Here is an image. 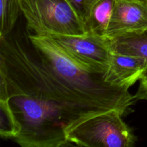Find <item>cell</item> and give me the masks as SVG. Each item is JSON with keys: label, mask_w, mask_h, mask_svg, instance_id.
I'll list each match as a JSON object with an SVG mask.
<instances>
[{"label": "cell", "mask_w": 147, "mask_h": 147, "mask_svg": "<svg viewBox=\"0 0 147 147\" xmlns=\"http://www.w3.org/2000/svg\"><path fill=\"white\" fill-rule=\"evenodd\" d=\"M0 73L7 80L9 103L21 126L14 142L22 147L70 144L65 130L73 119L43 82L34 49L17 38L1 40Z\"/></svg>", "instance_id": "6da1fadb"}, {"label": "cell", "mask_w": 147, "mask_h": 147, "mask_svg": "<svg viewBox=\"0 0 147 147\" xmlns=\"http://www.w3.org/2000/svg\"><path fill=\"white\" fill-rule=\"evenodd\" d=\"M29 40L47 70L93 114L112 109L125 113L136 101L129 88L111 85L103 75L87 70L48 37L34 34Z\"/></svg>", "instance_id": "7a4b0ae2"}, {"label": "cell", "mask_w": 147, "mask_h": 147, "mask_svg": "<svg viewBox=\"0 0 147 147\" xmlns=\"http://www.w3.org/2000/svg\"><path fill=\"white\" fill-rule=\"evenodd\" d=\"M123 114L112 109L83 119L66 129L67 141L80 146H133L136 138L122 119Z\"/></svg>", "instance_id": "3957f363"}, {"label": "cell", "mask_w": 147, "mask_h": 147, "mask_svg": "<svg viewBox=\"0 0 147 147\" xmlns=\"http://www.w3.org/2000/svg\"><path fill=\"white\" fill-rule=\"evenodd\" d=\"M27 27L34 34L83 35L85 24L65 0H19Z\"/></svg>", "instance_id": "277c9868"}, {"label": "cell", "mask_w": 147, "mask_h": 147, "mask_svg": "<svg viewBox=\"0 0 147 147\" xmlns=\"http://www.w3.org/2000/svg\"><path fill=\"white\" fill-rule=\"evenodd\" d=\"M66 54L88 71L103 75L110 63L112 50L109 38L87 32L83 35L48 34Z\"/></svg>", "instance_id": "5b68a950"}, {"label": "cell", "mask_w": 147, "mask_h": 147, "mask_svg": "<svg viewBox=\"0 0 147 147\" xmlns=\"http://www.w3.org/2000/svg\"><path fill=\"white\" fill-rule=\"evenodd\" d=\"M147 29V2L143 0H114L107 37Z\"/></svg>", "instance_id": "8992f818"}, {"label": "cell", "mask_w": 147, "mask_h": 147, "mask_svg": "<svg viewBox=\"0 0 147 147\" xmlns=\"http://www.w3.org/2000/svg\"><path fill=\"white\" fill-rule=\"evenodd\" d=\"M146 73L147 62L144 58L112 51L103 78L113 86L129 88Z\"/></svg>", "instance_id": "52a82bcc"}, {"label": "cell", "mask_w": 147, "mask_h": 147, "mask_svg": "<svg viewBox=\"0 0 147 147\" xmlns=\"http://www.w3.org/2000/svg\"><path fill=\"white\" fill-rule=\"evenodd\" d=\"M112 51L137 56L147 62V29L108 37Z\"/></svg>", "instance_id": "ba28073f"}, {"label": "cell", "mask_w": 147, "mask_h": 147, "mask_svg": "<svg viewBox=\"0 0 147 147\" xmlns=\"http://www.w3.org/2000/svg\"><path fill=\"white\" fill-rule=\"evenodd\" d=\"M114 0H100L93 7L85 24L86 32L107 37V31L113 12Z\"/></svg>", "instance_id": "9c48e42d"}, {"label": "cell", "mask_w": 147, "mask_h": 147, "mask_svg": "<svg viewBox=\"0 0 147 147\" xmlns=\"http://www.w3.org/2000/svg\"><path fill=\"white\" fill-rule=\"evenodd\" d=\"M21 131V126L13 111L9 99H0V136L14 139Z\"/></svg>", "instance_id": "30bf717a"}, {"label": "cell", "mask_w": 147, "mask_h": 147, "mask_svg": "<svg viewBox=\"0 0 147 147\" xmlns=\"http://www.w3.org/2000/svg\"><path fill=\"white\" fill-rule=\"evenodd\" d=\"M0 37H4L11 34L22 11L19 0H0Z\"/></svg>", "instance_id": "8fae6325"}, {"label": "cell", "mask_w": 147, "mask_h": 147, "mask_svg": "<svg viewBox=\"0 0 147 147\" xmlns=\"http://www.w3.org/2000/svg\"><path fill=\"white\" fill-rule=\"evenodd\" d=\"M66 2L72 7L78 17L86 24L90 17L93 7L100 0H65Z\"/></svg>", "instance_id": "7c38bea8"}, {"label": "cell", "mask_w": 147, "mask_h": 147, "mask_svg": "<svg viewBox=\"0 0 147 147\" xmlns=\"http://www.w3.org/2000/svg\"><path fill=\"white\" fill-rule=\"evenodd\" d=\"M134 97L136 100H147V73L139 80V88Z\"/></svg>", "instance_id": "4fadbf2b"}, {"label": "cell", "mask_w": 147, "mask_h": 147, "mask_svg": "<svg viewBox=\"0 0 147 147\" xmlns=\"http://www.w3.org/2000/svg\"><path fill=\"white\" fill-rule=\"evenodd\" d=\"M143 1H146V2H147V0H143Z\"/></svg>", "instance_id": "5bb4252c"}]
</instances>
